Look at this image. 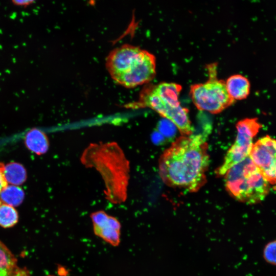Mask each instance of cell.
Returning a JSON list of instances; mask_svg holds the SVG:
<instances>
[{
    "instance_id": "6da1fadb",
    "label": "cell",
    "mask_w": 276,
    "mask_h": 276,
    "mask_svg": "<svg viewBox=\"0 0 276 276\" xmlns=\"http://www.w3.org/2000/svg\"><path fill=\"white\" fill-rule=\"evenodd\" d=\"M209 163L205 139L200 134L182 135L160 155L159 174L169 187L196 192L206 182Z\"/></svg>"
},
{
    "instance_id": "7a4b0ae2",
    "label": "cell",
    "mask_w": 276,
    "mask_h": 276,
    "mask_svg": "<svg viewBox=\"0 0 276 276\" xmlns=\"http://www.w3.org/2000/svg\"><path fill=\"white\" fill-rule=\"evenodd\" d=\"M80 160L86 168H94L101 175L106 199L115 204L126 200L129 162L117 143H91L83 152Z\"/></svg>"
},
{
    "instance_id": "3957f363",
    "label": "cell",
    "mask_w": 276,
    "mask_h": 276,
    "mask_svg": "<svg viewBox=\"0 0 276 276\" xmlns=\"http://www.w3.org/2000/svg\"><path fill=\"white\" fill-rule=\"evenodd\" d=\"M111 78L127 88L148 84L156 75V58L141 48L128 44L112 50L106 59Z\"/></svg>"
},
{
    "instance_id": "277c9868",
    "label": "cell",
    "mask_w": 276,
    "mask_h": 276,
    "mask_svg": "<svg viewBox=\"0 0 276 276\" xmlns=\"http://www.w3.org/2000/svg\"><path fill=\"white\" fill-rule=\"evenodd\" d=\"M182 89L180 84L163 82L147 84L140 93L139 100L127 104L126 108L138 109L148 107L173 123L182 135L193 133L187 108L178 100Z\"/></svg>"
},
{
    "instance_id": "5b68a950",
    "label": "cell",
    "mask_w": 276,
    "mask_h": 276,
    "mask_svg": "<svg viewBox=\"0 0 276 276\" xmlns=\"http://www.w3.org/2000/svg\"><path fill=\"white\" fill-rule=\"evenodd\" d=\"M223 177L226 191L241 202L259 203L270 191V184L249 156L230 168Z\"/></svg>"
},
{
    "instance_id": "8992f818",
    "label": "cell",
    "mask_w": 276,
    "mask_h": 276,
    "mask_svg": "<svg viewBox=\"0 0 276 276\" xmlns=\"http://www.w3.org/2000/svg\"><path fill=\"white\" fill-rule=\"evenodd\" d=\"M217 66L216 62L208 64V79L204 83L192 85L189 92L198 109L213 114L222 112L235 102L228 94L225 81L218 79Z\"/></svg>"
},
{
    "instance_id": "52a82bcc",
    "label": "cell",
    "mask_w": 276,
    "mask_h": 276,
    "mask_svg": "<svg viewBox=\"0 0 276 276\" xmlns=\"http://www.w3.org/2000/svg\"><path fill=\"white\" fill-rule=\"evenodd\" d=\"M261 127L257 118H246L237 123L235 140L225 154L222 164L216 169V176L223 177L230 168L249 156L253 139Z\"/></svg>"
},
{
    "instance_id": "ba28073f",
    "label": "cell",
    "mask_w": 276,
    "mask_h": 276,
    "mask_svg": "<svg viewBox=\"0 0 276 276\" xmlns=\"http://www.w3.org/2000/svg\"><path fill=\"white\" fill-rule=\"evenodd\" d=\"M249 157L264 177L273 185L276 169V140L269 135L253 144Z\"/></svg>"
},
{
    "instance_id": "9c48e42d",
    "label": "cell",
    "mask_w": 276,
    "mask_h": 276,
    "mask_svg": "<svg viewBox=\"0 0 276 276\" xmlns=\"http://www.w3.org/2000/svg\"><path fill=\"white\" fill-rule=\"evenodd\" d=\"M90 217L95 234L112 245H118L121 228V224L118 220L108 215L103 211L93 213Z\"/></svg>"
},
{
    "instance_id": "30bf717a",
    "label": "cell",
    "mask_w": 276,
    "mask_h": 276,
    "mask_svg": "<svg viewBox=\"0 0 276 276\" xmlns=\"http://www.w3.org/2000/svg\"><path fill=\"white\" fill-rule=\"evenodd\" d=\"M228 94L235 101L246 99L250 93V84L244 76L235 74L229 77L225 81Z\"/></svg>"
},
{
    "instance_id": "8fae6325",
    "label": "cell",
    "mask_w": 276,
    "mask_h": 276,
    "mask_svg": "<svg viewBox=\"0 0 276 276\" xmlns=\"http://www.w3.org/2000/svg\"><path fill=\"white\" fill-rule=\"evenodd\" d=\"M25 143L29 150L37 155L44 154L49 147L47 136L37 128H33L27 133Z\"/></svg>"
},
{
    "instance_id": "7c38bea8",
    "label": "cell",
    "mask_w": 276,
    "mask_h": 276,
    "mask_svg": "<svg viewBox=\"0 0 276 276\" xmlns=\"http://www.w3.org/2000/svg\"><path fill=\"white\" fill-rule=\"evenodd\" d=\"M16 263L14 256L0 241V276H12L18 268Z\"/></svg>"
},
{
    "instance_id": "4fadbf2b",
    "label": "cell",
    "mask_w": 276,
    "mask_h": 276,
    "mask_svg": "<svg viewBox=\"0 0 276 276\" xmlns=\"http://www.w3.org/2000/svg\"><path fill=\"white\" fill-rule=\"evenodd\" d=\"M5 176L7 183L18 186L26 179L27 173L24 166L17 163H10L5 166Z\"/></svg>"
},
{
    "instance_id": "5bb4252c",
    "label": "cell",
    "mask_w": 276,
    "mask_h": 276,
    "mask_svg": "<svg viewBox=\"0 0 276 276\" xmlns=\"http://www.w3.org/2000/svg\"><path fill=\"white\" fill-rule=\"evenodd\" d=\"M25 197L24 191L14 185H7L0 193L1 201L13 207L20 204Z\"/></svg>"
},
{
    "instance_id": "9a60e30c",
    "label": "cell",
    "mask_w": 276,
    "mask_h": 276,
    "mask_svg": "<svg viewBox=\"0 0 276 276\" xmlns=\"http://www.w3.org/2000/svg\"><path fill=\"white\" fill-rule=\"evenodd\" d=\"M18 216L14 207L2 202L0 200V226L8 228L18 221Z\"/></svg>"
},
{
    "instance_id": "2e32d148",
    "label": "cell",
    "mask_w": 276,
    "mask_h": 276,
    "mask_svg": "<svg viewBox=\"0 0 276 276\" xmlns=\"http://www.w3.org/2000/svg\"><path fill=\"white\" fill-rule=\"evenodd\" d=\"M263 256L266 262L276 265V240L269 242L265 245Z\"/></svg>"
},
{
    "instance_id": "e0dca14e",
    "label": "cell",
    "mask_w": 276,
    "mask_h": 276,
    "mask_svg": "<svg viewBox=\"0 0 276 276\" xmlns=\"http://www.w3.org/2000/svg\"><path fill=\"white\" fill-rule=\"evenodd\" d=\"M5 165L0 163V193L8 185L5 176Z\"/></svg>"
},
{
    "instance_id": "ac0fdd59",
    "label": "cell",
    "mask_w": 276,
    "mask_h": 276,
    "mask_svg": "<svg viewBox=\"0 0 276 276\" xmlns=\"http://www.w3.org/2000/svg\"><path fill=\"white\" fill-rule=\"evenodd\" d=\"M35 2L34 1L32 0H13L11 1L12 4L16 6L17 7H27L28 6H30L34 4Z\"/></svg>"
},
{
    "instance_id": "d6986e66",
    "label": "cell",
    "mask_w": 276,
    "mask_h": 276,
    "mask_svg": "<svg viewBox=\"0 0 276 276\" xmlns=\"http://www.w3.org/2000/svg\"><path fill=\"white\" fill-rule=\"evenodd\" d=\"M12 276H30L28 271L25 268H18Z\"/></svg>"
},
{
    "instance_id": "ffe728a7",
    "label": "cell",
    "mask_w": 276,
    "mask_h": 276,
    "mask_svg": "<svg viewBox=\"0 0 276 276\" xmlns=\"http://www.w3.org/2000/svg\"><path fill=\"white\" fill-rule=\"evenodd\" d=\"M274 185H276V169H275V173H274Z\"/></svg>"
},
{
    "instance_id": "44dd1931",
    "label": "cell",
    "mask_w": 276,
    "mask_h": 276,
    "mask_svg": "<svg viewBox=\"0 0 276 276\" xmlns=\"http://www.w3.org/2000/svg\"><path fill=\"white\" fill-rule=\"evenodd\" d=\"M48 276H54V275H48Z\"/></svg>"
}]
</instances>
